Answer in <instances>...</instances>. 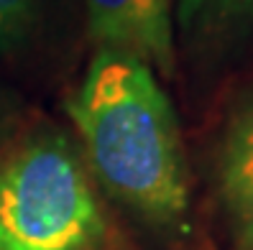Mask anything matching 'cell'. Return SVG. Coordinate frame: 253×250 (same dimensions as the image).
Listing matches in <instances>:
<instances>
[{"instance_id":"cell-1","label":"cell","mask_w":253,"mask_h":250,"mask_svg":"<svg viewBox=\"0 0 253 250\" xmlns=\"http://www.w3.org/2000/svg\"><path fill=\"white\" fill-rule=\"evenodd\" d=\"M67 110L87 164L115 199L161 225L187 212L179 123L151 67L97 49Z\"/></svg>"},{"instance_id":"cell-2","label":"cell","mask_w":253,"mask_h":250,"mask_svg":"<svg viewBox=\"0 0 253 250\" xmlns=\"http://www.w3.org/2000/svg\"><path fill=\"white\" fill-rule=\"evenodd\" d=\"M102 212L77 148L36 133L0 158V250H90Z\"/></svg>"},{"instance_id":"cell-3","label":"cell","mask_w":253,"mask_h":250,"mask_svg":"<svg viewBox=\"0 0 253 250\" xmlns=\"http://www.w3.org/2000/svg\"><path fill=\"white\" fill-rule=\"evenodd\" d=\"M84 8L97 49L133 56L164 77L174 74V0H84Z\"/></svg>"},{"instance_id":"cell-4","label":"cell","mask_w":253,"mask_h":250,"mask_svg":"<svg viewBox=\"0 0 253 250\" xmlns=\"http://www.w3.org/2000/svg\"><path fill=\"white\" fill-rule=\"evenodd\" d=\"M220 194L241 250H253V92L230 117L220 148Z\"/></svg>"},{"instance_id":"cell-5","label":"cell","mask_w":253,"mask_h":250,"mask_svg":"<svg viewBox=\"0 0 253 250\" xmlns=\"http://www.w3.org/2000/svg\"><path fill=\"white\" fill-rule=\"evenodd\" d=\"M174 23L189 49L220 56L253 38V0H176Z\"/></svg>"},{"instance_id":"cell-6","label":"cell","mask_w":253,"mask_h":250,"mask_svg":"<svg viewBox=\"0 0 253 250\" xmlns=\"http://www.w3.org/2000/svg\"><path fill=\"white\" fill-rule=\"evenodd\" d=\"M41 0H0V46L23 38L39 16Z\"/></svg>"},{"instance_id":"cell-7","label":"cell","mask_w":253,"mask_h":250,"mask_svg":"<svg viewBox=\"0 0 253 250\" xmlns=\"http://www.w3.org/2000/svg\"><path fill=\"white\" fill-rule=\"evenodd\" d=\"M18 125V100L0 79V145H3Z\"/></svg>"}]
</instances>
